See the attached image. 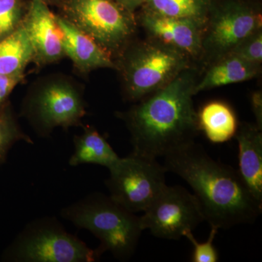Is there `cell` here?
<instances>
[{"label": "cell", "mask_w": 262, "mask_h": 262, "mask_svg": "<svg viewBox=\"0 0 262 262\" xmlns=\"http://www.w3.org/2000/svg\"><path fill=\"white\" fill-rule=\"evenodd\" d=\"M167 172L177 174L192 188L205 221L227 229L253 224L262 206L253 199L237 170L215 161L195 141L163 157Z\"/></svg>", "instance_id": "1"}, {"label": "cell", "mask_w": 262, "mask_h": 262, "mask_svg": "<svg viewBox=\"0 0 262 262\" xmlns=\"http://www.w3.org/2000/svg\"><path fill=\"white\" fill-rule=\"evenodd\" d=\"M195 85L187 69L147 99L119 114L130 131L132 153L157 159L194 142L200 130L192 100Z\"/></svg>", "instance_id": "2"}, {"label": "cell", "mask_w": 262, "mask_h": 262, "mask_svg": "<svg viewBox=\"0 0 262 262\" xmlns=\"http://www.w3.org/2000/svg\"><path fill=\"white\" fill-rule=\"evenodd\" d=\"M64 220L97 237L101 255L108 251L120 261L132 257L140 239V216L112 199L110 195L94 193L65 207L61 211Z\"/></svg>", "instance_id": "3"}, {"label": "cell", "mask_w": 262, "mask_h": 262, "mask_svg": "<svg viewBox=\"0 0 262 262\" xmlns=\"http://www.w3.org/2000/svg\"><path fill=\"white\" fill-rule=\"evenodd\" d=\"M101 254L67 232L54 217L32 221L3 253L13 262H94Z\"/></svg>", "instance_id": "4"}, {"label": "cell", "mask_w": 262, "mask_h": 262, "mask_svg": "<svg viewBox=\"0 0 262 262\" xmlns=\"http://www.w3.org/2000/svg\"><path fill=\"white\" fill-rule=\"evenodd\" d=\"M125 96L138 101L171 82L188 69V56L161 42L142 43L125 53L121 67Z\"/></svg>", "instance_id": "5"}, {"label": "cell", "mask_w": 262, "mask_h": 262, "mask_svg": "<svg viewBox=\"0 0 262 262\" xmlns=\"http://www.w3.org/2000/svg\"><path fill=\"white\" fill-rule=\"evenodd\" d=\"M60 15L110 54L125 47L136 29L134 13L113 0H64Z\"/></svg>", "instance_id": "6"}, {"label": "cell", "mask_w": 262, "mask_h": 262, "mask_svg": "<svg viewBox=\"0 0 262 262\" xmlns=\"http://www.w3.org/2000/svg\"><path fill=\"white\" fill-rule=\"evenodd\" d=\"M108 170L110 196L134 213L145 211L167 187L166 169L153 158L131 152Z\"/></svg>", "instance_id": "7"}, {"label": "cell", "mask_w": 262, "mask_h": 262, "mask_svg": "<svg viewBox=\"0 0 262 262\" xmlns=\"http://www.w3.org/2000/svg\"><path fill=\"white\" fill-rule=\"evenodd\" d=\"M22 114L41 137H48L56 127L67 130L82 125L86 115L83 96L75 85L63 80L39 86L24 102Z\"/></svg>", "instance_id": "8"}, {"label": "cell", "mask_w": 262, "mask_h": 262, "mask_svg": "<svg viewBox=\"0 0 262 262\" xmlns=\"http://www.w3.org/2000/svg\"><path fill=\"white\" fill-rule=\"evenodd\" d=\"M141 228L159 238L179 239L204 220L194 194L181 186L164 189L140 216Z\"/></svg>", "instance_id": "9"}, {"label": "cell", "mask_w": 262, "mask_h": 262, "mask_svg": "<svg viewBox=\"0 0 262 262\" xmlns=\"http://www.w3.org/2000/svg\"><path fill=\"white\" fill-rule=\"evenodd\" d=\"M208 24L203 48L222 58L261 29V17L246 3L231 1L211 13Z\"/></svg>", "instance_id": "10"}, {"label": "cell", "mask_w": 262, "mask_h": 262, "mask_svg": "<svg viewBox=\"0 0 262 262\" xmlns=\"http://www.w3.org/2000/svg\"><path fill=\"white\" fill-rule=\"evenodd\" d=\"M34 51V61L49 64L65 56L63 33L57 15L40 0H29L28 8L22 24Z\"/></svg>", "instance_id": "11"}, {"label": "cell", "mask_w": 262, "mask_h": 262, "mask_svg": "<svg viewBox=\"0 0 262 262\" xmlns=\"http://www.w3.org/2000/svg\"><path fill=\"white\" fill-rule=\"evenodd\" d=\"M141 24L158 42L187 56H196L203 49V28L192 20L143 11Z\"/></svg>", "instance_id": "12"}, {"label": "cell", "mask_w": 262, "mask_h": 262, "mask_svg": "<svg viewBox=\"0 0 262 262\" xmlns=\"http://www.w3.org/2000/svg\"><path fill=\"white\" fill-rule=\"evenodd\" d=\"M57 18L63 33L65 56L70 58L79 72L86 74L101 68L117 70L113 56L107 51L61 15H57Z\"/></svg>", "instance_id": "13"}, {"label": "cell", "mask_w": 262, "mask_h": 262, "mask_svg": "<svg viewBox=\"0 0 262 262\" xmlns=\"http://www.w3.org/2000/svg\"><path fill=\"white\" fill-rule=\"evenodd\" d=\"M254 125L245 124L237 129L238 172L251 196L262 206V132Z\"/></svg>", "instance_id": "14"}, {"label": "cell", "mask_w": 262, "mask_h": 262, "mask_svg": "<svg viewBox=\"0 0 262 262\" xmlns=\"http://www.w3.org/2000/svg\"><path fill=\"white\" fill-rule=\"evenodd\" d=\"M73 142L75 149L69 160L70 166L94 164L108 169L120 158L94 127H84L83 134L75 136Z\"/></svg>", "instance_id": "15"}, {"label": "cell", "mask_w": 262, "mask_h": 262, "mask_svg": "<svg viewBox=\"0 0 262 262\" xmlns=\"http://www.w3.org/2000/svg\"><path fill=\"white\" fill-rule=\"evenodd\" d=\"M259 66L252 64L234 55L227 54L207 72L194 87V95L206 91L254 78Z\"/></svg>", "instance_id": "16"}, {"label": "cell", "mask_w": 262, "mask_h": 262, "mask_svg": "<svg viewBox=\"0 0 262 262\" xmlns=\"http://www.w3.org/2000/svg\"><path fill=\"white\" fill-rule=\"evenodd\" d=\"M200 130L214 144L227 142L235 136L238 126L232 108L222 101H212L205 105L198 114Z\"/></svg>", "instance_id": "17"}, {"label": "cell", "mask_w": 262, "mask_h": 262, "mask_svg": "<svg viewBox=\"0 0 262 262\" xmlns=\"http://www.w3.org/2000/svg\"><path fill=\"white\" fill-rule=\"evenodd\" d=\"M144 11L192 20L204 29L212 10L211 0H145Z\"/></svg>", "instance_id": "18"}, {"label": "cell", "mask_w": 262, "mask_h": 262, "mask_svg": "<svg viewBox=\"0 0 262 262\" xmlns=\"http://www.w3.org/2000/svg\"><path fill=\"white\" fill-rule=\"evenodd\" d=\"M34 61V51L23 26L0 40V74H24Z\"/></svg>", "instance_id": "19"}, {"label": "cell", "mask_w": 262, "mask_h": 262, "mask_svg": "<svg viewBox=\"0 0 262 262\" xmlns=\"http://www.w3.org/2000/svg\"><path fill=\"white\" fill-rule=\"evenodd\" d=\"M24 141L33 144L32 139L22 130L10 103L0 110V166L6 162L10 149Z\"/></svg>", "instance_id": "20"}, {"label": "cell", "mask_w": 262, "mask_h": 262, "mask_svg": "<svg viewBox=\"0 0 262 262\" xmlns=\"http://www.w3.org/2000/svg\"><path fill=\"white\" fill-rule=\"evenodd\" d=\"M28 4L27 0H0V40L21 27Z\"/></svg>", "instance_id": "21"}, {"label": "cell", "mask_w": 262, "mask_h": 262, "mask_svg": "<svg viewBox=\"0 0 262 262\" xmlns=\"http://www.w3.org/2000/svg\"><path fill=\"white\" fill-rule=\"evenodd\" d=\"M218 227L211 226L209 237L205 243H199L193 235L192 231H188L184 234V237L192 244L194 247L192 257L193 262H217L220 260L218 251L213 242L215 235L219 232Z\"/></svg>", "instance_id": "22"}, {"label": "cell", "mask_w": 262, "mask_h": 262, "mask_svg": "<svg viewBox=\"0 0 262 262\" xmlns=\"http://www.w3.org/2000/svg\"><path fill=\"white\" fill-rule=\"evenodd\" d=\"M227 54L234 55L248 63L259 66L262 61L261 29L245 39Z\"/></svg>", "instance_id": "23"}, {"label": "cell", "mask_w": 262, "mask_h": 262, "mask_svg": "<svg viewBox=\"0 0 262 262\" xmlns=\"http://www.w3.org/2000/svg\"><path fill=\"white\" fill-rule=\"evenodd\" d=\"M24 74L3 75L0 74V110L4 108L9 103V97L15 88L23 82Z\"/></svg>", "instance_id": "24"}, {"label": "cell", "mask_w": 262, "mask_h": 262, "mask_svg": "<svg viewBox=\"0 0 262 262\" xmlns=\"http://www.w3.org/2000/svg\"><path fill=\"white\" fill-rule=\"evenodd\" d=\"M251 103L253 114L256 117V126L262 130V94L261 91H256L252 95Z\"/></svg>", "instance_id": "25"}, {"label": "cell", "mask_w": 262, "mask_h": 262, "mask_svg": "<svg viewBox=\"0 0 262 262\" xmlns=\"http://www.w3.org/2000/svg\"><path fill=\"white\" fill-rule=\"evenodd\" d=\"M114 2L120 5L122 8L134 13L139 7L144 5L145 0H113Z\"/></svg>", "instance_id": "26"}, {"label": "cell", "mask_w": 262, "mask_h": 262, "mask_svg": "<svg viewBox=\"0 0 262 262\" xmlns=\"http://www.w3.org/2000/svg\"><path fill=\"white\" fill-rule=\"evenodd\" d=\"M40 1L46 3V4L48 5V6H51V5H53V6H54L55 5V6L58 7V8L64 0H40Z\"/></svg>", "instance_id": "27"}]
</instances>
